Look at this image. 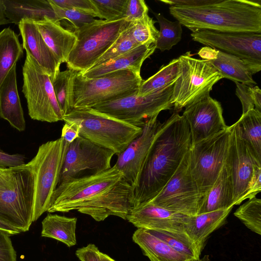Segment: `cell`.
<instances>
[{
    "label": "cell",
    "instance_id": "cell-1",
    "mask_svg": "<svg viewBox=\"0 0 261 261\" xmlns=\"http://www.w3.org/2000/svg\"><path fill=\"white\" fill-rule=\"evenodd\" d=\"M133 199V187L114 165L102 172L59 184L47 212L76 210L98 222L110 216L126 220Z\"/></svg>",
    "mask_w": 261,
    "mask_h": 261
},
{
    "label": "cell",
    "instance_id": "cell-2",
    "mask_svg": "<svg viewBox=\"0 0 261 261\" xmlns=\"http://www.w3.org/2000/svg\"><path fill=\"white\" fill-rule=\"evenodd\" d=\"M188 124L183 115L174 112L162 123L152 146L138 185L133 207L149 201L175 173L191 146Z\"/></svg>",
    "mask_w": 261,
    "mask_h": 261
},
{
    "label": "cell",
    "instance_id": "cell-3",
    "mask_svg": "<svg viewBox=\"0 0 261 261\" xmlns=\"http://www.w3.org/2000/svg\"><path fill=\"white\" fill-rule=\"evenodd\" d=\"M169 12L192 32L261 33L260 1L213 0L199 6H171Z\"/></svg>",
    "mask_w": 261,
    "mask_h": 261
},
{
    "label": "cell",
    "instance_id": "cell-4",
    "mask_svg": "<svg viewBox=\"0 0 261 261\" xmlns=\"http://www.w3.org/2000/svg\"><path fill=\"white\" fill-rule=\"evenodd\" d=\"M143 81L140 71L133 69L118 70L94 79H87L73 70L69 82L68 96L73 109L96 105L137 94Z\"/></svg>",
    "mask_w": 261,
    "mask_h": 261
},
{
    "label": "cell",
    "instance_id": "cell-5",
    "mask_svg": "<svg viewBox=\"0 0 261 261\" xmlns=\"http://www.w3.org/2000/svg\"><path fill=\"white\" fill-rule=\"evenodd\" d=\"M34 194L29 164L9 168L0 176V221L20 232L29 230L33 222Z\"/></svg>",
    "mask_w": 261,
    "mask_h": 261
},
{
    "label": "cell",
    "instance_id": "cell-6",
    "mask_svg": "<svg viewBox=\"0 0 261 261\" xmlns=\"http://www.w3.org/2000/svg\"><path fill=\"white\" fill-rule=\"evenodd\" d=\"M65 122L80 126V136L118 155L136 138L142 127L119 120L91 108L73 109L64 116Z\"/></svg>",
    "mask_w": 261,
    "mask_h": 261
},
{
    "label": "cell",
    "instance_id": "cell-7",
    "mask_svg": "<svg viewBox=\"0 0 261 261\" xmlns=\"http://www.w3.org/2000/svg\"><path fill=\"white\" fill-rule=\"evenodd\" d=\"M69 144L61 137L43 143L28 163L34 177L33 222L47 212L51 206Z\"/></svg>",
    "mask_w": 261,
    "mask_h": 261
},
{
    "label": "cell",
    "instance_id": "cell-8",
    "mask_svg": "<svg viewBox=\"0 0 261 261\" xmlns=\"http://www.w3.org/2000/svg\"><path fill=\"white\" fill-rule=\"evenodd\" d=\"M129 23L123 18L111 21L95 19L74 30L77 41L65 62L68 69L80 72L89 69Z\"/></svg>",
    "mask_w": 261,
    "mask_h": 261
},
{
    "label": "cell",
    "instance_id": "cell-9",
    "mask_svg": "<svg viewBox=\"0 0 261 261\" xmlns=\"http://www.w3.org/2000/svg\"><path fill=\"white\" fill-rule=\"evenodd\" d=\"M230 135L228 126L191 145L189 149L190 171L202 199L216 181L225 163Z\"/></svg>",
    "mask_w": 261,
    "mask_h": 261
},
{
    "label": "cell",
    "instance_id": "cell-10",
    "mask_svg": "<svg viewBox=\"0 0 261 261\" xmlns=\"http://www.w3.org/2000/svg\"><path fill=\"white\" fill-rule=\"evenodd\" d=\"M178 59L179 74L174 84L171 96L176 113L210 94L213 86L223 79L207 60L192 57L190 51Z\"/></svg>",
    "mask_w": 261,
    "mask_h": 261
},
{
    "label": "cell",
    "instance_id": "cell-11",
    "mask_svg": "<svg viewBox=\"0 0 261 261\" xmlns=\"http://www.w3.org/2000/svg\"><path fill=\"white\" fill-rule=\"evenodd\" d=\"M22 92L31 119L49 123L62 121L64 114L56 99L48 75L29 54L22 67Z\"/></svg>",
    "mask_w": 261,
    "mask_h": 261
},
{
    "label": "cell",
    "instance_id": "cell-12",
    "mask_svg": "<svg viewBox=\"0 0 261 261\" xmlns=\"http://www.w3.org/2000/svg\"><path fill=\"white\" fill-rule=\"evenodd\" d=\"M174 84L145 96L132 95L91 108L142 127L146 120L159 115L162 111L170 110L173 107L171 96Z\"/></svg>",
    "mask_w": 261,
    "mask_h": 261
},
{
    "label": "cell",
    "instance_id": "cell-13",
    "mask_svg": "<svg viewBox=\"0 0 261 261\" xmlns=\"http://www.w3.org/2000/svg\"><path fill=\"white\" fill-rule=\"evenodd\" d=\"M189 151L167 184L148 202L170 211L192 216L197 215L202 198L190 171Z\"/></svg>",
    "mask_w": 261,
    "mask_h": 261
},
{
    "label": "cell",
    "instance_id": "cell-14",
    "mask_svg": "<svg viewBox=\"0 0 261 261\" xmlns=\"http://www.w3.org/2000/svg\"><path fill=\"white\" fill-rule=\"evenodd\" d=\"M191 36L196 42L243 60L253 74L261 70V33L199 30Z\"/></svg>",
    "mask_w": 261,
    "mask_h": 261
},
{
    "label": "cell",
    "instance_id": "cell-15",
    "mask_svg": "<svg viewBox=\"0 0 261 261\" xmlns=\"http://www.w3.org/2000/svg\"><path fill=\"white\" fill-rule=\"evenodd\" d=\"M114 155L111 150L80 136L68 145L59 184L110 168Z\"/></svg>",
    "mask_w": 261,
    "mask_h": 261
},
{
    "label": "cell",
    "instance_id": "cell-16",
    "mask_svg": "<svg viewBox=\"0 0 261 261\" xmlns=\"http://www.w3.org/2000/svg\"><path fill=\"white\" fill-rule=\"evenodd\" d=\"M229 126L230 135L225 164L231 179L235 205L244 201L255 171L261 168V161L242 138L238 123Z\"/></svg>",
    "mask_w": 261,
    "mask_h": 261
},
{
    "label": "cell",
    "instance_id": "cell-17",
    "mask_svg": "<svg viewBox=\"0 0 261 261\" xmlns=\"http://www.w3.org/2000/svg\"><path fill=\"white\" fill-rule=\"evenodd\" d=\"M158 115L146 120L139 136L117 156L115 164L122 171L134 191L137 187L152 146L162 125Z\"/></svg>",
    "mask_w": 261,
    "mask_h": 261
},
{
    "label": "cell",
    "instance_id": "cell-18",
    "mask_svg": "<svg viewBox=\"0 0 261 261\" xmlns=\"http://www.w3.org/2000/svg\"><path fill=\"white\" fill-rule=\"evenodd\" d=\"M190 129L191 144L226 129L220 103L207 94L185 108L182 115Z\"/></svg>",
    "mask_w": 261,
    "mask_h": 261
},
{
    "label": "cell",
    "instance_id": "cell-19",
    "mask_svg": "<svg viewBox=\"0 0 261 261\" xmlns=\"http://www.w3.org/2000/svg\"><path fill=\"white\" fill-rule=\"evenodd\" d=\"M188 217L147 202L133 207L126 220L138 228L182 232Z\"/></svg>",
    "mask_w": 261,
    "mask_h": 261
},
{
    "label": "cell",
    "instance_id": "cell-20",
    "mask_svg": "<svg viewBox=\"0 0 261 261\" xmlns=\"http://www.w3.org/2000/svg\"><path fill=\"white\" fill-rule=\"evenodd\" d=\"M22 47L46 73L51 82L60 71V64L46 45L32 20L22 19L18 24Z\"/></svg>",
    "mask_w": 261,
    "mask_h": 261
},
{
    "label": "cell",
    "instance_id": "cell-21",
    "mask_svg": "<svg viewBox=\"0 0 261 261\" xmlns=\"http://www.w3.org/2000/svg\"><path fill=\"white\" fill-rule=\"evenodd\" d=\"M33 22L58 62L65 63L77 41L74 32L47 17Z\"/></svg>",
    "mask_w": 261,
    "mask_h": 261
},
{
    "label": "cell",
    "instance_id": "cell-22",
    "mask_svg": "<svg viewBox=\"0 0 261 261\" xmlns=\"http://www.w3.org/2000/svg\"><path fill=\"white\" fill-rule=\"evenodd\" d=\"M0 117L19 132L25 130V121L17 90L16 64L0 87Z\"/></svg>",
    "mask_w": 261,
    "mask_h": 261
},
{
    "label": "cell",
    "instance_id": "cell-23",
    "mask_svg": "<svg viewBox=\"0 0 261 261\" xmlns=\"http://www.w3.org/2000/svg\"><path fill=\"white\" fill-rule=\"evenodd\" d=\"M155 49V43L140 45L100 66L80 72L85 78L94 79L126 69L140 71L143 62L153 54Z\"/></svg>",
    "mask_w": 261,
    "mask_h": 261
},
{
    "label": "cell",
    "instance_id": "cell-24",
    "mask_svg": "<svg viewBox=\"0 0 261 261\" xmlns=\"http://www.w3.org/2000/svg\"><path fill=\"white\" fill-rule=\"evenodd\" d=\"M5 14L11 23L22 19L38 21L47 17L60 21L48 0H3Z\"/></svg>",
    "mask_w": 261,
    "mask_h": 261
},
{
    "label": "cell",
    "instance_id": "cell-25",
    "mask_svg": "<svg viewBox=\"0 0 261 261\" xmlns=\"http://www.w3.org/2000/svg\"><path fill=\"white\" fill-rule=\"evenodd\" d=\"M232 208L188 216L184 231L203 249L210 235L225 223Z\"/></svg>",
    "mask_w": 261,
    "mask_h": 261
},
{
    "label": "cell",
    "instance_id": "cell-26",
    "mask_svg": "<svg viewBox=\"0 0 261 261\" xmlns=\"http://www.w3.org/2000/svg\"><path fill=\"white\" fill-rule=\"evenodd\" d=\"M234 205L231 179L225 163L216 181L202 199L197 215L225 210Z\"/></svg>",
    "mask_w": 261,
    "mask_h": 261
},
{
    "label": "cell",
    "instance_id": "cell-27",
    "mask_svg": "<svg viewBox=\"0 0 261 261\" xmlns=\"http://www.w3.org/2000/svg\"><path fill=\"white\" fill-rule=\"evenodd\" d=\"M132 239L150 261H193L175 251L148 229L138 228Z\"/></svg>",
    "mask_w": 261,
    "mask_h": 261
},
{
    "label": "cell",
    "instance_id": "cell-28",
    "mask_svg": "<svg viewBox=\"0 0 261 261\" xmlns=\"http://www.w3.org/2000/svg\"><path fill=\"white\" fill-rule=\"evenodd\" d=\"M207 61L218 70L222 78L247 85L256 84L248 65L235 56L218 50L217 58Z\"/></svg>",
    "mask_w": 261,
    "mask_h": 261
},
{
    "label": "cell",
    "instance_id": "cell-29",
    "mask_svg": "<svg viewBox=\"0 0 261 261\" xmlns=\"http://www.w3.org/2000/svg\"><path fill=\"white\" fill-rule=\"evenodd\" d=\"M77 218L49 213L42 222L41 236L56 239L70 247L76 244Z\"/></svg>",
    "mask_w": 261,
    "mask_h": 261
},
{
    "label": "cell",
    "instance_id": "cell-30",
    "mask_svg": "<svg viewBox=\"0 0 261 261\" xmlns=\"http://www.w3.org/2000/svg\"><path fill=\"white\" fill-rule=\"evenodd\" d=\"M18 35L10 27L0 32V87L23 54Z\"/></svg>",
    "mask_w": 261,
    "mask_h": 261
},
{
    "label": "cell",
    "instance_id": "cell-31",
    "mask_svg": "<svg viewBox=\"0 0 261 261\" xmlns=\"http://www.w3.org/2000/svg\"><path fill=\"white\" fill-rule=\"evenodd\" d=\"M237 122L242 138L261 161V112L250 110L242 114Z\"/></svg>",
    "mask_w": 261,
    "mask_h": 261
},
{
    "label": "cell",
    "instance_id": "cell-32",
    "mask_svg": "<svg viewBox=\"0 0 261 261\" xmlns=\"http://www.w3.org/2000/svg\"><path fill=\"white\" fill-rule=\"evenodd\" d=\"M179 74V63L176 58L162 66L156 73L146 80H143L137 95L145 96L174 84Z\"/></svg>",
    "mask_w": 261,
    "mask_h": 261
},
{
    "label": "cell",
    "instance_id": "cell-33",
    "mask_svg": "<svg viewBox=\"0 0 261 261\" xmlns=\"http://www.w3.org/2000/svg\"><path fill=\"white\" fill-rule=\"evenodd\" d=\"M149 230L175 251L192 260L196 261L200 258L202 249L184 231Z\"/></svg>",
    "mask_w": 261,
    "mask_h": 261
},
{
    "label": "cell",
    "instance_id": "cell-34",
    "mask_svg": "<svg viewBox=\"0 0 261 261\" xmlns=\"http://www.w3.org/2000/svg\"><path fill=\"white\" fill-rule=\"evenodd\" d=\"M153 13L160 25L159 35L155 43L156 49L161 51L170 50L181 40L182 25L177 20H169L161 13Z\"/></svg>",
    "mask_w": 261,
    "mask_h": 261
},
{
    "label": "cell",
    "instance_id": "cell-35",
    "mask_svg": "<svg viewBox=\"0 0 261 261\" xmlns=\"http://www.w3.org/2000/svg\"><path fill=\"white\" fill-rule=\"evenodd\" d=\"M248 229L261 234V199L256 197L249 199L240 206L234 213Z\"/></svg>",
    "mask_w": 261,
    "mask_h": 261
},
{
    "label": "cell",
    "instance_id": "cell-36",
    "mask_svg": "<svg viewBox=\"0 0 261 261\" xmlns=\"http://www.w3.org/2000/svg\"><path fill=\"white\" fill-rule=\"evenodd\" d=\"M139 45H140L133 39L128 25L121 32L110 48L95 61L89 69L100 66Z\"/></svg>",
    "mask_w": 261,
    "mask_h": 261
},
{
    "label": "cell",
    "instance_id": "cell-37",
    "mask_svg": "<svg viewBox=\"0 0 261 261\" xmlns=\"http://www.w3.org/2000/svg\"><path fill=\"white\" fill-rule=\"evenodd\" d=\"M155 23L148 15L141 19L130 22L129 29L131 35L139 45L155 44L159 31L154 25Z\"/></svg>",
    "mask_w": 261,
    "mask_h": 261
},
{
    "label": "cell",
    "instance_id": "cell-38",
    "mask_svg": "<svg viewBox=\"0 0 261 261\" xmlns=\"http://www.w3.org/2000/svg\"><path fill=\"white\" fill-rule=\"evenodd\" d=\"M73 71L68 69L59 71L51 82L56 99L64 116L72 110L69 101L68 90L69 82Z\"/></svg>",
    "mask_w": 261,
    "mask_h": 261
},
{
    "label": "cell",
    "instance_id": "cell-39",
    "mask_svg": "<svg viewBox=\"0 0 261 261\" xmlns=\"http://www.w3.org/2000/svg\"><path fill=\"white\" fill-rule=\"evenodd\" d=\"M96 17L111 21L123 18L127 0H91Z\"/></svg>",
    "mask_w": 261,
    "mask_h": 261
},
{
    "label": "cell",
    "instance_id": "cell-40",
    "mask_svg": "<svg viewBox=\"0 0 261 261\" xmlns=\"http://www.w3.org/2000/svg\"><path fill=\"white\" fill-rule=\"evenodd\" d=\"M235 83L236 95L242 105V114L253 109L261 112V90L258 86Z\"/></svg>",
    "mask_w": 261,
    "mask_h": 261
},
{
    "label": "cell",
    "instance_id": "cell-41",
    "mask_svg": "<svg viewBox=\"0 0 261 261\" xmlns=\"http://www.w3.org/2000/svg\"><path fill=\"white\" fill-rule=\"evenodd\" d=\"M49 3L60 21L64 19L68 20L71 23L74 30L91 23L95 20L94 17L84 12L61 8Z\"/></svg>",
    "mask_w": 261,
    "mask_h": 261
},
{
    "label": "cell",
    "instance_id": "cell-42",
    "mask_svg": "<svg viewBox=\"0 0 261 261\" xmlns=\"http://www.w3.org/2000/svg\"><path fill=\"white\" fill-rule=\"evenodd\" d=\"M148 7L143 0H127L123 18L128 22L142 19L148 15Z\"/></svg>",
    "mask_w": 261,
    "mask_h": 261
},
{
    "label": "cell",
    "instance_id": "cell-43",
    "mask_svg": "<svg viewBox=\"0 0 261 261\" xmlns=\"http://www.w3.org/2000/svg\"><path fill=\"white\" fill-rule=\"evenodd\" d=\"M48 1L58 7L83 12L96 17V12L91 0H48Z\"/></svg>",
    "mask_w": 261,
    "mask_h": 261
},
{
    "label": "cell",
    "instance_id": "cell-44",
    "mask_svg": "<svg viewBox=\"0 0 261 261\" xmlns=\"http://www.w3.org/2000/svg\"><path fill=\"white\" fill-rule=\"evenodd\" d=\"M10 235L0 229V261H16V253Z\"/></svg>",
    "mask_w": 261,
    "mask_h": 261
},
{
    "label": "cell",
    "instance_id": "cell-45",
    "mask_svg": "<svg viewBox=\"0 0 261 261\" xmlns=\"http://www.w3.org/2000/svg\"><path fill=\"white\" fill-rule=\"evenodd\" d=\"M24 155L9 154L0 149V168H10L19 167L26 164Z\"/></svg>",
    "mask_w": 261,
    "mask_h": 261
},
{
    "label": "cell",
    "instance_id": "cell-46",
    "mask_svg": "<svg viewBox=\"0 0 261 261\" xmlns=\"http://www.w3.org/2000/svg\"><path fill=\"white\" fill-rule=\"evenodd\" d=\"M100 251L93 244L79 248L75 251V255L81 261H102Z\"/></svg>",
    "mask_w": 261,
    "mask_h": 261
},
{
    "label": "cell",
    "instance_id": "cell-47",
    "mask_svg": "<svg viewBox=\"0 0 261 261\" xmlns=\"http://www.w3.org/2000/svg\"><path fill=\"white\" fill-rule=\"evenodd\" d=\"M80 136V126L76 123L65 122L62 129L61 137L70 144Z\"/></svg>",
    "mask_w": 261,
    "mask_h": 261
},
{
    "label": "cell",
    "instance_id": "cell-48",
    "mask_svg": "<svg viewBox=\"0 0 261 261\" xmlns=\"http://www.w3.org/2000/svg\"><path fill=\"white\" fill-rule=\"evenodd\" d=\"M261 191V168L255 171L253 177L250 184L248 191L244 197L243 200L251 199L255 197Z\"/></svg>",
    "mask_w": 261,
    "mask_h": 261
},
{
    "label": "cell",
    "instance_id": "cell-49",
    "mask_svg": "<svg viewBox=\"0 0 261 261\" xmlns=\"http://www.w3.org/2000/svg\"><path fill=\"white\" fill-rule=\"evenodd\" d=\"M213 0H160L162 3L171 6H194L205 5Z\"/></svg>",
    "mask_w": 261,
    "mask_h": 261
},
{
    "label": "cell",
    "instance_id": "cell-50",
    "mask_svg": "<svg viewBox=\"0 0 261 261\" xmlns=\"http://www.w3.org/2000/svg\"><path fill=\"white\" fill-rule=\"evenodd\" d=\"M198 55L202 60L210 61L215 60L218 55V50L211 47H202L198 52Z\"/></svg>",
    "mask_w": 261,
    "mask_h": 261
},
{
    "label": "cell",
    "instance_id": "cell-51",
    "mask_svg": "<svg viewBox=\"0 0 261 261\" xmlns=\"http://www.w3.org/2000/svg\"><path fill=\"white\" fill-rule=\"evenodd\" d=\"M0 229L6 232L10 236L20 233V232L7 224L0 221Z\"/></svg>",
    "mask_w": 261,
    "mask_h": 261
},
{
    "label": "cell",
    "instance_id": "cell-52",
    "mask_svg": "<svg viewBox=\"0 0 261 261\" xmlns=\"http://www.w3.org/2000/svg\"><path fill=\"white\" fill-rule=\"evenodd\" d=\"M11 23L5 14V8L3 0H0V25Z\"/></svg>",
    "mask_w": 261,
    "mask_h": 261
},
{
    "label": "cell",
    "instance_id": "cell-53",
    "mask_svg": "<svg viewBox=\"0 0 261 261\" xmlns=\"http://www.w3.org/2000/svg\"><path fill=\"white\" fill-rule=\"evenodd\" d=\"M100 256L102 261H116L108 255L100 252Z\"/></svg>",
    "mask_w": 261,
    "mask_h": 261
},
{
    "label": "cell",
    "instance_id": "cell-54",
    "mask_svg": "<svg viewBox=\"0 0 261 261\" xmlns=\"http://www.w3.org/2000/svg\"><path fill=\"white\" fill-rule=\"evenodd\" d=\"M196 261H210L209 256L208 255H205L203 257L200 258Z\"/></svg>",
    "mask_w": 261,
    "mask_h": 261
},
{
    "label": "cell",
    "instance_id": "cell-55",
    "mask_svg": "<svg viewBox=\"0 0 261 261\" xmlns=\"http://www.w3.org/2000/svg\"><path fill=\"white\" fill-rule=\"evenodd\" d=\"M9 168H0V176L6 173Z\"/></svg>",
    "mask_w": 261,
    "mask_h": 261
},
{
    "label": "cell",
    "instance_id": "cell-56",
    "mask_svg": "<svg viewBox=\"0 0 261 261\" xmlns=\"http://www.w3.org/2000/svg\"></svg>",
    "mask_w": 261,
    "mask_h": 261
}]
</instances>
